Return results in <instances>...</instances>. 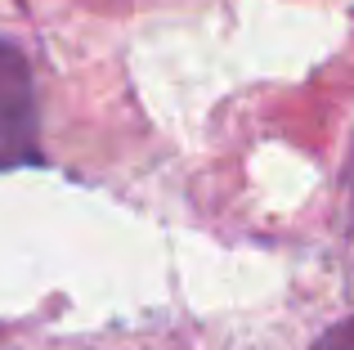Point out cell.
<instances>
[{
    "instance_id": "6da1fadb",
    "label": "cell",
    "mask_w": 354,
    "mask_h": 350,
    "mask_svg": "<svg viewBox=\"0 0 354 350\" xmlns=\"http://www.w3.org/2000/svg\"><path fill=\"white\" fill-rule=\"evenodd\" d=\"M41 162V117H36V81L27 59L0 41V171Z\"/></svg>"
},
{
    "instance_id": "7a4b0ae2",
    "label": "cell",
    "mask_w": 354,
    "mask_h": 350,
    "mask_svg": "<svg viewBox=\"0 0 354 350\" xmlns=\"http://www.w3.org/2000/svg\"><path fill=\"white\" fill-rule=\"evenodd\" d=\"M310 350H354V315H350V319H341V324H332Z\"/></svg>"
}]
</instances>
